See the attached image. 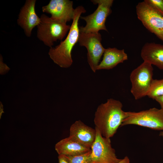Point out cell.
<instances>
[{"instance_id": "1", "label": "cell", "mask_w": 163, "mask_h": 163, "mask_svg": "<svg viewBox=\"0 0 163 163\" xmlns=\"http://www.w3.org/2000/svg\"><path fill=\"white\" fill-rule=\"evenodd\" d=\"M119 101L110 98L97 107L94 114V123L102 136L110 138L116 133L126 116Z\"/></svg>"}, {"instance_id": "2", "label": "cell", "mask_w": 163, "mask_h": 163, "mask_svg": "<svg viewBox=\"0 0 163 163\" xmlns=\"http://www.w3.org/2000/svg\"><path fill=\"white\" fill-rule=\"evenodd\" d=\"M86 12L82 6H78L75 9L72 22L67 37L58 45L49 50L48 54L50 58L61 67L68 68L72 64V50L78 42L79 37V20L81 14Z\"/></svg>"}, {"instance_id": "3", "label": "cell", "mask_w": 163, "mask_h": 163, "mask_svg": "<svg viewBox=\"0 0 163 163\" xmlns=\"http://www.w3.org/2000/svg\"><path fill=\"white\" fill-rule=\"evenodd\" d=\"M40 18V22L37 26V37L50 48L54 42L62 40L71 27L66 23L44 14H42Z\"/></svg>"}, {"instance_id": "4", "label": "cell", "mask_w": 163, "mask_h": 163, "mask_svg": "<svg viewBox=\"0 0 163 163\" xmlns=\"http://www.w3.org/2000/svg\"><path fill=\"white\" fill-rule=\"evenodd\" d=\"M153 70L152 65L144 61L131 73L130 91L136 100L147 96L153 80Z\"/></svg>"}, {"instance_id": "5", "label": "cell", "mask_w": 163, "mask_h": 163, "mask_svg": "<svg viewBox=\"0 0 163 163\" xmlns=\"http://www.w3.org/2000/svg\"><path fill=\"white\" fill-rule=\"evenodd\" d=\"M94 4H98L96 10L92 14L80 18L85 20L84 27H79V31L85 33H98L100 30L108 31L105 26L107 17L111 14L113 0H93Z\"/></svg>"}, {"instance_id": "6", "label": "cell", "mask_w": 163, "mask_h": 163, "mask_svg": "<svg viewBox=\"0 0 163 163\" xmlns=\"http://www.w3.org/2000/svg\"><path fill=\"white\" fill-rule=\"evenodd\" d=\"M121 126L134 124L163 130V110L155 107L138 112H126Z\"/></svg>"}, {"instance_id": "7", "label": "cell", "mask_w": 163, "mask_h": 163, "mask_svg": "<svg viewBox=\"0 0 163 163\" xmlns=\"http://www.w3.org/2000/svg\"><path fill=\"white\" fill-rule=\"evenodd\" d=\"M101 34L98 33H85L79 31L78 42L81 46L87 49L88 62L94 72L105 50L101 43Z\"/></svg>"}, {"instance_id": "8", "label": "cell", "mask_w": 163, "mask_h": 163, "mask_svg": "<svg viewBox=\"0 0 163 163\" xmlns=\"http://www.w3.org/2000/svg\"><path fill=\"white\" fill-rule=\"evenodd\" d=\"M96 136L91 148L90 163H118L122 160L117 158L111 145L110 138L103 136L95 127Z\"/></svg>"}, {"instance_id": "9", "label": "cell", "mask_w": 163, "mask_h": 163, "mask_svg": "<svg viewBox=\"0 0 163 163\" xmlns=\"http://www.w3.org/2000/svg\"><path fill=\"white\" fill-rule=\"evenodd\" d=\"M138 18L149 31L163 41V16L144 1L136 7Z\"/></svg>"}, {"instance_id": "10", "label": "cell", "mask_w": 163, "mask_h": 163, "mask_svg": "<svg viewBox=\"0 0 163 163\" xmlns=\"http://www.w3.org/2000/svg\"><path fill=\"white\" fill-rule=\"evenodd\" d=\"M73 5V2L69 0H50L42 9L43 12L51 14V18L66 23L73 19L75 9Z\"/></svg>"}, {"instance_id": "11", "label": "cell", "mask_w": 163, "mask_h": 163, "mask_svg": "<svg viewBox=\"0 0 163 163\" xmlns=\"http://www.w3.org/2000/svg\"><path fill=\"white\" fill-rule=\"evenodd\" d=\"M36 0H26L20 9L17 22L24 30L25 35L31 36L33 28L37 26L40 21L35 10Z\"/></svg>"}, {"instance_id": "12", "label": "cell", "mask_w": 163, "mask_h": 163, "mask_svg": "<svg viewBox=\"0 0 163 163\" xmlns=\"http://www.w3.org/2000/svg\"><path fill=\"white\" fill-rule=\"evenodd\" d=\"M69 136L86 147L91 148L96 136V130L79 120L70 126Z\"/></svg>"}, {"instance_id": "13", "label": "cell", "mask_w": 163, "mask_h": 163, "mask_svg": "<svg viewBox=\"0 0 163 163\" xmlns=\"http://www.w3.org/2000/svg\"><path fill=\"white\" fill-rule=\"evenodd\" d=\"M55 148L59 155L67 156L79 155L91 150L90 148L86 147L69 136L57 142Z\"/></svg>"}, {"instance_id": "14", "label": "cell", "mask_w": 163, "mask_h": 163, "mask_svg": "<svg viewBox=\"0 0 163 163\" xmlns=\"http://www.w3.org/2000/svg\"><path fill=\"white\" fill-rule=\"evenodd\" d=\"M141 56L144 61L163 70V45L146 43L142 47Z\"/></svg>"}, {"instance_id": "15", "label": "cell", "mask_w": 163, "mask_h": 163, "mask_svg": "<svg viewBox=\"0 0 163 163\" xmlns=\"http://www.w3.org/2000/svg\"><path fill=\"white\" fill-rule=\"evenodd\" d=\"M128 58L124 49L108 48L106 49L103 59L97 66L96 70L112 69L119 64L127 60Z\"/></svg>"}, {"instance_id": "16", "label": "cell", "mask_w": 163, "mask_h": 163, "mask_svg": "<svg viewBox=\"0 0 163 163\" xmlns=\"http://www.w3.org/2000/svg\"><path fill=\"white\" fill-rule=\"evenodd\" d=\"M163 95V78L161 79L153 80L150 90L147 96L155 100Z\"/></svg>"}, {"instance_id": "17", "label": "cell", "mask_w": 163, "mask_h": 163, "mask_svg": "<svg viewBox=\"0 0 163 163\" xmlns=\"http://www.w3.org/2000/svg\"><path fill=\"white\" fill-rule=\"evenodd\" d=\"M91 150L85 154L76 155H65L69 163H90L89 157Z\"/></svg>"}, {"instance_id": "18", "label": "cell", "mask_w": 163, "mask_h": 163, "mask_svg": "<svg viewBox=\"0 0 163 163\" xmlns=\"http://www.w3.org/2000/svg\"><path fill=\"white\" fill-rule=\"evenodd\" d=\"M144 1L163 16V0Z\"/></svg>"}, {"instance_id": "19", "label": "cell", "mask_w": 163, "mask_h": 163, "mask_svg": "<svg viewBox=\"0 0 163 163\" xmlns=\"http://www.w3.org/2000/svg\"><path fill=\"white\" fill-rule=\"evenodd\" d=\"M58 158L59 163H69L68 159L65 155H59Z\"/></svg>"}, {"instance_id": "20", "label": "cell", "mask_w": 163, "mask_h": 163, "mask_svg": "<svg viewBox=\"0 0 163 163\" xmlns=\"http://www.w3.org/2000/svg\"><path fill=\"white\" fill-rule=\"evenodd\" d=\"M0 69L1 72L3 70H8L10 69L8 67V66L5 63H4L2 60V57L0 56Z\"/></svg>"}, {"instance_id": "21", "label": "cell", "mask_w": 163, "mask_h": 163, "mask_svg": "<svg viewBox=\"0 0 163 163\" xmlns=\"http://www.w3.org/2000/svg\"><path fill=\"white\" fill-rule=\"evenodd\" d=\"M155 100L160 104L161 108L163 110V95L157 97Z\"/></svg>"}, {"instance_id": "22", "label": "cell", "mask_w": 163, "mask_h": 163, "mask_svg": "<svg viewBox=\"0 0 163 163\" xmlns=\"http://www.w3.org/2000/svg\"><path fill=\"white\" fill-rule=\"evenodd\" d=\"M118 163H130V161L129 157L126 156Z\"/></svg>"}, {"instance_id": "23", "label": "cell", "mask_w": 163, "mask_h": 163, "mask_svg": "<svg viewBox=\"0 0 163 163\" xmlns=\"http://www.w3.org/2000/svg\"><path fill=\"white\" fill-rule=\"evenodd\" d=\"M159 135L163 137V131H162L160 132Z\"/></svg>"}]
</instances>
